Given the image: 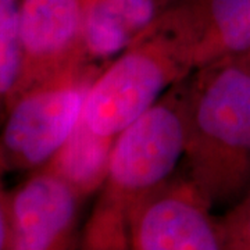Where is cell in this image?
<instances>
[{
    "mask_svg": "<svg viewBox=\"0 0 250 250\" xmlns=\"http://www.w3.org/2000/svg\"><path fill=\"white\" fill-rule=\"evenodd\" d=\"M185 177L213 208L250 192V68L239 59L192 72L185 89Z\"/></svg>",
    "mask_w": 250,
    "mask_h": 250,
    "instance_id": "6da1fadb",
    "label": "cell"
},
{
    "mask_svg": "<svg viewBox=\"0 0 250 250\" xmlns=\"http://www.w3.org/2000/svg\"><path fill=\"white\" fill-rule=\"evenodd\" d=\"M187 80L116 138L106 178L81 232L78 250H129L134 210L175 177L185 157Z\"/></svg>",
    "mask_w": 250,
    "mask_h": 250,
    "instance_id": "7a4b0ae2",
    "label": "cell"
},
{
    "mask_svg": "<svg viewBox=\"0 0 250 250\" xmlns=\"http://www.w3.org/2000/svg\"><path fill=\"white\" fill-rule=\"evenodd\" d=\"M193 71L185 46L160 22L103 65L88 89L81 123L116 139Z\"/></svg>",
    "mask_w": 250,
    "mask_h": 250,
    "instance_id": "3957f363",
    "label": "cell"
},
{
    "mask_svg": "<svg viewBox=\"0 0 250 250\" xmlns=\"http://www.w3.org/2000/svg\"><path fill=\"white\" fill-rule=\"evenodd\" d=\"M102 68L85 64L18 92L0 135L1 159L18 168L46 167L81 121L88 89Z\"/></svg>",
    "mask_w": 250,
    "mask_h": 250,
    "instance_id": "277c9868",
    "label": "cell"
},
{
    "mask_svg": "<svg viewBox=\"0 0 250 250\" xmlns=\"http://www.w3.org/2000/svg\"><path fill=\"white\" fill-rule=\"evenodd\" d=\"M213 210L185 175H175L134 210L129 250H227Z\"/></svg>",
    "mask_w": 250,
    "mask_h": 250,
    "instance_id": "5b68a950",
    "label": "cell"
},
{
    "mask_svg": "<svg viewBox=\"0 0 250 250\" xmlns=\"http://www.w3.org/2000/svg\"><path fill=\"white\" fill-rule=\"evenodd\" d=\"M83 7L85 0H20L24 65L17 93L39 81L90 64L82 46Z\"/></svg>",
    "mask_w": 250,
    "mask_h": 250,
    "instance_id": "8992f818",
    "label": "cell"
},
{
    "mask_svg": "<svg viewBox=\"0 0 250 250\" xmlns=\"http://www.w3.org/2000/svg\"><path fill=\"white\" fill-rule=\"evenodd\" d=\"M82 202L56 172L36 170L10 193L13 250H78Z\"/></svg>",
    "mask_w": 250,
    "mask_h": 250,
    "instance_id": "52a82bcc",
    "label": "cell"
},
{
    "mask_svg": "<svg viewBox=\"0 0 250 250\" xmlns=\"http://www.w3.org/2000/svg\"><path fill=\"white\" fill-rule=\"evenodd\" d=\"M161 24L185 46L195 70L250 52V0H174Z\"/></svg>",
    "mask_w": 250,
    "mask_h": 250,
    "instance_id": "ba28073f",
    "label": "cell"
},
{
    "mask_svg": "<svg viewBox=\"0 0 250 250\" xmlns=\"http://www.w3.org/2000/svg\"><path fill=\"white\" fill-rule=\"evenodd\" d=\"M114 141L93 134L80 121L60 152L43 168L62 177L85 200L98 193L104 182Z\"/></svg>",
    "mask_w": 250,
    "mask_h": 250,
    "instance_id": "9c48e42d",
    "label": "cell"
},
{
    "mask_svg": "<svg viewBox=\"0 0 250 250\" xmlns=\"http://www.w3.org/2000/svg\"><path fill=\"white\" fill-rule=\"evenodd\" d=\"M132 43L135 38L106 0H85L82 46L86 62L103 67Z\"/></svg>",
    "mask_w": 250,
    "mask_h": 250,
    "instance_id": "30bf717a",
    "label": "cell"
},
{
    "mask_svg": "<svg viewBox=\"0 0 250 250\" xmlns=\"http://www.w3.org/2000/svg\"><path fill=\"white\" fill-rule=\"evenodd\" d=\"M20 0H0V102H10L22 77Z\"/></svg>",
    "mask_w": 250,
    "mask_h": 250,
    "instance_id": "8fae6325",
    "label": "cell"
},
{
    "mask_svg": "<svg viewBox=\"0 0 250 250\" xmlns=\"http://www.w3.org/2000/svg\"><path fill=\"white\" fill-rule=\"evenodd\" d=\"M106 3L129 29L136 42L157 28L174 0H106Z\"/></svg>",
    "mask_w": 250,
    "mask_h": 250,
    "instance_id": "7c38bea8",
    "label": "cell"
},
{
    "mask_svg": "<svg viewBox=\"0 0 250 250\" xmlns=\"http://www.w3.org/2000/svg\"><path fill=\"white\" fill-rule=\"evenodd\" d=\"M227 250H250V192L220 217Z\"/></svg>",
    "mask_w": 250,
    "mask_h": 250,
    "instance_id": "4fadbf2b",
    "label": "cell"
},
{
    "mask_svg": "<svg viewBox=\"0 0 250 250\" xmlns=\"http://www.w3.org/2000/svg\"><path fill=\"white\" fill-rule=\"evenodd\" d=\"M0 250H13V224L10 195L0 185Z\"/></svg>",
    "mask_w": 250,
    "mask_h": 250,
    "instance_id": "5bb4252c",
    "label": "cell"
},
{
    "mask_svg": "<svg viewBox=\"0 0 250 250\" xmlns=\"http://www.w3.org/2000/svg\"><path fill=\"white\" fill-rule=\"evenodd\" d=\"M239 60H242V62H245V64H246V65H248V67L250 68V52H249V53L245 54V56L239 57Z\"/></svg>",
    "mask_w": 250,
    "mask_h": 250,
    "instance_id": "9a60e30c",
    "label": "cell"
}]
</instances>
